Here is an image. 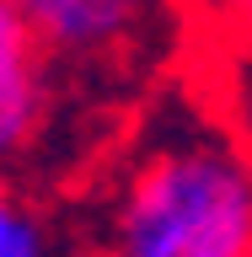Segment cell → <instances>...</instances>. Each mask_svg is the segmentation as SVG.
I'll use <instances>...</instances> for the list:
<instances>
[{"label":"cell","instance_id":"obj_2","mask_svg":"<svg viewBox=\"0 0 252 257\" xmlns=\"http://www.w3.org/2000/svg\"><path fill=\"white\" fill-rule=\"evenodd\" d=\"M64 75L129 70L161 43L177 0H16Z\"/></svg>","mask_w":252,"mask_h":257},{"label":"cell","instance_id":"obj_3","mask_svg":"<svg viewBox=\"0 0 252 257\" xmlns=\"http://www.w3.org/2000/svg\"><path fill=\"white\" fill-rule=\"evenodd\" d=\"M64 70L16 0H0V172L22 177L43 161L64 107Z\"/></svg>","mask_w":252,"mask_h":257},{"label":"cell","instance_id":"obj_6","mask_svg":"<svg viewBox=\"0 0 252 257\" xmlns=\"http://www.w3.org/2000/svg\"><path fill=\"white\" fill-rule=\"evenodd\" d=\"M193 16H204L215 43H252V0H188Z\"/></svg>","mask_w":252,"mask_h":257},{"label":"cell","instance_id":"obj_4","mask_svg":"<svg viewBox=\"0 0 252 257\" xmlns=\"http://www.w3.org/2000/svg\"><path fill=\"white\" fill-rule=\"evenodd\" d=\"M48 246H54L48 220L22 198L16 177L0 172V257H43Z\"/></svg>","mask_w":252,"mask_h":257},{"label":"cell","instance_id":"obj_5","mask_svg":"<svg viewBox=\"0 0 252 257\" xmlns=\"http://www.w3.org/2000/svg\"><path fill=\"white\" fill-rule=\"evenodd\" d=\"M220 59H225V86L215 107L225 112V123L236 128V140L252 156V43H220Z\"/></svg>","mask_w":252,"mask_h":257},{"label":"cell","instance_id":"obj_1","mask_svg":"<svg viewBox=\"0 0 252 257\" xmlns=\"http://www.w3.org/2000/svg\"><path fill=\"white\" fill-rule=\"evenodd\" d=\"M92 246L124 257H252V156L215 107H166L97 193Z\"/></svg>","mask_w":252,"mask_h":257}]
</instances>
